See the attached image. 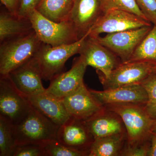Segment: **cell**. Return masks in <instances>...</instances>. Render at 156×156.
Returning a JSON list of instances; mask_svg holds the SVG:
<instances>
[{"label": "cell", "mask_w": 156, "mask_h": 156, "mask_svg": "<svg viewBox=\"0 0 156 156\" xmlns=\"http://www.w3.org/2000/svg\"><path fill=\"white\" fill-rule=\"evenodd\" d=\"M43 43L34 30L1 43L0 76H8L34 57Z\"/></svg>", "instance_id": "1"}, {"label": "cell", "mask_w": 156, "mask_h": 156, "mask_svg": "<svg viewBox=\"0 0 156 156\" xmlns=\"http://www.w3.org/2000/svg\"><path fill=\"white\" fill-rule=\"evenodd\" d=\"M59 127L31 106L26 116L14 126L16 146L27 144H44L57 140Z\"/></svg>", "instance_id": "2"}, {"label": "cell", "mask_w": 156, "mask_h": 156, "mask_svg": "<svg viewBox=\"0 0 156 156\" xmlns=\"http://www.w3.org/2000/svg\"><path fill=\"white\" fill-rule=\"evenodd\" d=\"M34 30L42 43L52 47L69 44L79 41L75 28L68 19L54 22L36 9L29 16Z\"/></svg>", "instance_id": "3"}, {"label": "cell", "mask_w": 156, "mask_h": 156, "mask_svg": "<svg viewBox=\"0 0 156 156\" xmlns=\"http://www.w3.org/2000/svg\"><path fill=\"white\" fill-rule=\"evenodd\" d=\"M88 35L69 44L52 47L43 43L34 56L39 65L43 80L50 81L58 74L63 72L66 62L71 57L79 53Z\"/></svg>", "instance_id": "4"}, {"label": "cell", "mask_w": 156, "mask_h": 156, "mask_svg": "<svg viewBox=\"0 0 156 156\" xmlns=\"http://www.w3.org/2000/svg\"><path fill=\"white\" fill-rule=\"evenodd\" d=\"M121 118L126 131L128 144L141 143L150 134L154 121L144 106L134 104L112 105L104 107Z\"/></svg>", "instance_id": "5"}, {"label": "cell", "mask_w": 156, "mask_h": 156, "mask_svg": "<svg viewBox=\"0 0 156 156\" xmlns=\"http://www.w3.org/2000/svg\"><path fill=\"white\" fill-rule=\"evenodd\" d=\"M152 26L151 23L136 14L119 9L104 13L89 31V37L96 38L101 34H111Z\"/></svg>", "instance_id": "6"}, {"label": "cell", "mask_w": 156, "mask_h": 156, "mask_svg": "<svg viewBox=\"0 0 156 156\" xmlns=\"http://www.w3.org/2000/svg\"><path fill=\"white\" fill-rule=\"evenodd\" d=\"M30 107L24 95L14 87L9 76H0V115L15 126L26 116Z\"/></svg>", "instance_id": "7"}, {"label": "cell", "mask_w": 156, "mask_h": 156, "mask_svg": "<svg viewBox=\"0 0 156 156\" xmlns=\"http://www.w3.org/2000/svg\"><path fill=\"white\" fill-rule=\"evenodd\" d=\"M153 26L108 34L103 37L94 38L100 44L116 55L122 62H126Z\"/></svg>", "instance_id": "8"}, {"label": "cell", "mask_w": 156, "mask_h": 156, "mask_svg": "<svg viewBox=\"0 0 156 156\" xmlns=\"http://www.w3.org/2000/svg\"><path fill=\"white\" fill-rule=\"evenodd\" d=\"M155 64L147 62L120 63L107 77L98 74L104 90L140 83L151 74Z\"/></svg>", "instance_id": "9"}, {"label": "cell", "mask_w": 156, "mask_h": 156, "mask_svg": "<svg viewBox=\"0 0 156 156\" xmlns=\"http://www.w3.org/2000/svg\"><path fill=\"white\" fill-rule=\"evenodd\" d=\"M78 54L88 66L94 68L98 74L105 77L122 63L119 58L110 50L89 36L84 40Z\"/></svg>", "instance_id": "10"}, {"label": "cell", "mask_w": 156, "mask_h": 156, "mask_svg": "<svg viewBox=\"0 0 156 156\" xmlns=\"http://www.w3.org/2000/svg\"><path fill=\"white\" fill-rule=\"evenodd\" d=\"M62 99L70 117L81 121L90 119L105 109L84 83Z\"/></svg>", "instance_id": "11"}, {"label": "cell", "mask_w": 156, "mask_h": 156, "mask_svg": "<svg viewBox=\"0 0 156 156\" xmlns=\"http://www.w3.org/2000/svg\"><path fill=\"white\" fill-rule=\"evenodd\" d=\"M103 107L112 105L134 104L144 106L147 101L146 91L141 83L103 91L90 89Z\"/></svg>", "instance_id": "12"}, {"label": "cell", "mask_w": 156, "mask_h": 156, "mask_svg": "<svg viewBox=\"0 0 156 156\" xmlns=\"http://www.w3.org/2000/svg\"><path fill=\"white\" fill-rule=\"evenodd\" d=\"M8 76L15 88L23 95H38L46 91L42 84L41 69L34 57Z\"/></svg>", "instance_id": "13"}, {"label": "cell", "mask_w": 156, "mask_h": 156, "mask_svg": "<svg viewBox=\"0 0 156 156\" xmlns=\"http://www.w3.org/2000/svg\"><path fill=\"white\" fill-rule=\"evenodd\" d=\"M87 66L81 56L76 58L69 70L58 74L50 81L46 92L60 98L71 94L84 83Z\"/></svg>", "instance_id": "14"}, {"label": "cell", "mask_w": 156, "mask_h": 156, "mask_svg": "<svg viewBox=\"0 0 156 156\" xmlns=\"http://www.w3.org/2000/svg\"><path fill=\"white\" fill-rule=\"evenodd\" d=\"M103 14L100 0H75L68 19L80 39L89 34Z\"/></svg>", "instance_id": "15"}, {"label": "cell", "mask_w": 156, "mask_h": 156, "mask_svg": "<svg viewBox=\"0 0 156 156\" xmlns=\"http://www.w3.org/2000/svg\"><path fill=\"white\" fill-rule=\"evenodd\" d=\"M57 140L68 147L86 152L89 155V149L95 139L85 121L70 117L59 126Z\"/></svg>", "instance_id": "16"}, {"label": "cell", "mask_w": 156, "mask_h": 156, "mask_svg": "<svg viewBox=\"0 0 156 156\" xmlns=\"http://www.w3.org/2000/svg\"><path fill=\"white\" fill-rule=\"evenodd\" d=\"M23 95L31 106L57 126L63 125L70 118L62 98L46 91L38 95Z\"/></svg>", "instance_id": "17"}, {"label": "cell", "mask_w": 156, "mask_h": 156, "mask_svg": "<svg viewBox=\"0 0 156 156\" xmlns=\"http://www.w3.org/2000/svg\"><path fill=\"white\" fill-rule=\"evenodd\" d=\"M85 122L94 139L125 132L126 128L121 118L105 108Z\"/></svg>", "instance_id": "18"}, {"label": "cell", "mask_w": 156, "mask_h": 156, "mask_svg": "<svg viewBox=\"0 0 156 156\" xmlns=\"http://www.w3.org/2000/svg\"><path fill=\"white\" fill-rule=\"evenodd\" d=\"M34 30L29 18H21L9 11L0 13V42L15 38Z\"/></svg>", "instance_id": "19"}, {"label": "cell", "mask_w": 156, "mask_h": 156, "mask_svg": "<svg viewBox=\"0 0 156 156\" xmlns=\"http://www.w3.org/2000/svg\"><path fill=\"white\" fill-rule=\"evenodd\" d=\"M127 134L123 133L94 140L88 156L121 155Z\"/></svg>", "instance_id": "20"}, {"label": "cell", "mask_w": 156, "mask_h": 156, "mask_svg": "<svg viewBox=\"0 0 156 156\" xmlns=\"http://www.w3.org/2000/svg\"><path fill=\"white\" fill-rule=\"evenodd\" d=\"M74 1L41 0L36 9L50 20L54 22H61L68 18Z\"/></svg>", "instance_id": "21"}, {"label": "cell", "mask_w": 156, "mask_h": 156, "mask_svg": "<svg viewBox=\"0 0 156 156\" xmlns=\"http://www.w3.org/2000/svg\"><path fill=\"white\" fill-rule=\"evenodd\" d=\"M147 62L156 64V25L153 26L126 62Z\"/></svg>", "instance_id": "22"}, {"label": "cell", "mask_w": 156, "mask_h": 156, "mask_svg": "<svg viewBox=\"0 0 156 156\" xmlns=\"http://www.w3.org/2000/svg\"><path fill=\"white\" fill-rule=\"evenodd\" d=\"M16 147L14 125L0 115V156H12Z\"/></svg>", "instance_id": "23"}, {"label": "cell", "mask_w": 156, "mask_h": 156, "mask_svg": "<svg viewBox=\"0 0 156 156\" xmlns=\"http://www.w3.org/2000/svg\"><path fill=\"white\" fill-rule=\"evenodd\" d=\"M146 91L147 101L144 108L154 120H156V74H151L141 83Z\"/></svg>", "instance_id": "24"}, {"label": "cell", "mask_w": 156, "mask_h": 156, "mask_svg": "<svg viewBox=\"0 0 156 156\" xmlns=\"http://www.w3.org/2000/svg\"><path fill=\"white\" fill-rule=\"evenodd\" d=\"M100 2L103 14L112 9H119L131 12L148 20L140 11L135 0H100Z\"/></svg>", "instance_id": "25"}, {"label": "cell", "mask_w": 156, "mask_h": 156, "mask_svg": "<svg viewBox=\"0 0 156 156\" xmlns=\"http://www.w3.org/2000/svg\"><path fill=\"white\" fill-rule=\"evenodd\" d=\"M45 156H88L86 152L80 151L68 147L57 140H52L44 144Z\"/></svg>", "instance_id": "26"}, {"label": "cell", "mask_w": 156, "mask_h": 156, "mask_svg": "<svg viewBox=\"0 0 156 156\" xmlns=\"http://www.w3.org/2000/svg\"><path fill=\"white\" fill-rule=\"evenodd\" d=\"M44 144H27L17 145L12 156H45Z\"/></svg>", "instance_id": "27"}, {"label": "cell", "mask_w": 156, "mask_h": 156, "mask_svg": "<svg viewBox=\"0 0 156 156\" xmlns=\"http://www.w3.org/2000/svg\"><path fill=\"white\" fill-rule=\"evenodd\" d=\"M140 11L150 22L156 25V0H135Z\"/></svg>", "instance_id": "28"}, {"label": "cell", "mask_w": 156, "mask_h": 156, "mask_svg": "<svg viewBox=\"0 0 156 156\" xmlns=\"http://www.w3.org/2000/svg\"><path fill=\"white\" fill-rule=\"evenodd\" d=\"M150 148L147 146L142 144V143L135 144H129L123 148L121 156H148Z\"/></svg>", "instance_id": "29"}, {"label": "cell", "mask_w": 156, "mask_h": 156, "mask_svg": "<svg viewBox=\"0 0 156 156\" xmlns=\"http://www.w3.org/2000/svg\"><path fill=\"white\" fill-rule=\"evenodd\" d=\"M41 0H21L16 15L21 18H28L30 14L36 9Z\"/></svg>", "instance_id": "30"}, {"label": "cell", "mask_w": 156, "mask_h": 156, "mask_svg": "<svg viewBox=\"0 0 156 156\" xmlns=\"http://www.w3.org/2000/svg\"><path fill=\"white\" fill-rule=\"evenodd\" d=\"M20 1L21 0H1V2L7 9V11L16 15Z\"/></svg>", "instance_id": "31"}, {"label": "cell", "mask_w": 156, "mask_h": 156, "mask_svg": "<svg viewBox=\"0 0 156 156\" xmlns=\"http://www.w3.org/2000/svg\"><path fill=\"white\" fill-rule=\"evenodd\" d=\"M148 156H156V134L153 137Z\"/></svg>", "instance_id": "32"}, {"label": "cell", "mask_w": 156, "mask_h": 156, "mask_svg": "<svg viewBox=\"0 0 156 156\" xmlns=\"http://www.w3.org/2000/svg\"><path fill=\"white\" fill-rule=\"evenodd\" d=\"M151 74H156V64L152 69Z\"/></svg>", "instance_id": "33"}]
</instances>
